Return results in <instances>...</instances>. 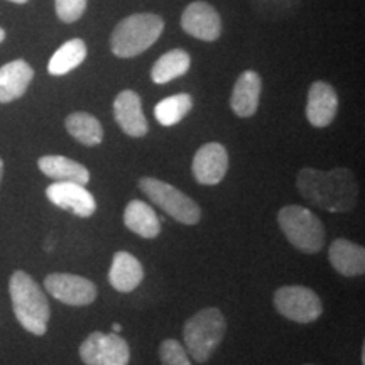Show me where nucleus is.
I'll return each instance as SVG.
<instances>
[{
	"label": "nucleus",
	"mask_w": 365,
	"mask_h": 365,
	"mask_svg": "<svg viewBox=\"0 0 365 365\" xmlns=\"http://www.w3.org/2000/svg\"><path fill=\"white\" fill-rule=\"evenodd\" d=\"M139 188L150 202L171 218H175L176 222L185 223V225H196L202 218L198 205L170 182L145 176L139 180Z\"/></svg>",
	"instance_id": "obj_6"
},
{
	"label": "nucleus",
	"mask_w": 365,
	"mask_h": 365,
	"mask_svg": "<svg viewBox=\"0 0 365 365\" xmlns=\"http://www.w3.org/2000/svg\"><path fill=\"white\" fill-rule=\"evenodd\" d=\"M39 170L46 176L56 181L65 182H78V185H88L90 171L83 164L73 161L65 156H43L38 161Z\"/></svg>",
	"instance_id": "obj_18"
},
{
	"label": "nucleus",
	"mask_w": 365,
	"mask_h": 365,
	"mask_svg": "<svg viewBox=\"0 0 365 365\" xmlns=\"http://www.w3.org/2000/svg\"><path fill=\"white\" fill-rule=\"evenodd\" d=\"M44 287L54 299L70 307H88L97 299V286L76 274L53 272L46 276Z\"/></svg>",
	"instance_id": "obj_8"
},
{
	"label": "nucleus",
	"mask_w": 365,
	"mask_h": 365,
	"mask_svg": "<svg viewBox=\"0 0 365 365\" xmlns=\"http://www.w3.org/2000/svg\"><path fill=\"white\" fill-rule=\"evenodd\" d=\"M85 58H86V44L83 41L78 38L70 39L53 54L51 59H49L48 71L51 73L53 76L66 75V73H70L75 70V68H78L81 63L85 61Z\"/></svg>",
	"instance_id": "obj_22"
},
{
	"label": "nucleus",
	"mask_w": 365,
	"mask_h": 365,
	"mask_svg": "<svg viewBox=\"0 0 365 365\" xmlns=\"http://www.w3.org/2000/svg\"><path fill=\"white\" fill-rule=\"evenodd\" d=\"M46 196L58 208L71 212L80 218H88L97 210V202L93 195L78 182L56 181L46 188Z\"/></svg>",
	"instance_id": "obj_9"
},
{
	"label": "nucleus",
	"mask_w": 365,
	"mask_h": 365,
	"mask_svg": "<svg viewBox=\"0 0 365 365\" xmlns=\"http://www.w3.org/2000/svg\"><path fill=\"white\" fill-rule=\"evenodd\" d=\"M277 222L291 245L304 254H317L325 244V228L312 210L299 205L282 207Z\"/></svg>",
	"instance_id": "obj_5"
},
{
	"label": "nucleus",
	"mask_w": 365,
	"mask_h": 365,
	"mask_svg": "<svg viewBox=\"0 0 365 365\" xmlns=\"http://www.w3.org/2000/svg\"><path fill=\"white\" fill-rule=\"evenodd\" d=\"M164 21L156 14H132L113 29L110 49L117 58H134L149 49L163 34Z\"/></svg>",
	"instance_id": "obj_3"
},
{
	"label": "nucleus",
	"mask_w": 365,
	"mask_h": 365,
	"mask_svg": "<svg viewBox=\"0 0 365 365\" xmlns=\"http://www.w3.org/2000/svg\"><path fill=\"white\" fill-rule=\"evenodd\" d=\"M225 331L227 322L220 309L205 308L193 314L182 328V340L191 359L200 364L207 362L222 344Z\"/></svg>",
	"instance_id": "obj_4"
},
{
	"label": "nucleus",
	"mask_w": 365,
	"mask_h": 365,
	"mask_svg": "<svg viewBox=\"0 0 365 365\" xmlns=\"http://www.w3.org/2000/svg\"><path fill=\"white\" fill-rule=\"evenodd\" d=\"M34 78V70L24 59H14L0 68V103L21 98Z\"/></svg>",
	"instance_id": "obj_14"
},
{
	"label": "nucleus",
	"mask_w": 365,
	"mask_h": 365,
	"mask_svg": "<svg viewBox=\"0 0 365 365\" xmlns=\"http://www.w3.org/2000/svg\"><path fill=\"white\" fill-rule=\"evenodd\" d=\"M181 27L193 38L212 43L222 34L220 14L207 2H193L182 12Z\"/></svg>",
	"instance_id": "obj_10"
},
{
	"label": "nucleus",
	"mask_w": 365,
	"mask_h": 365,
	"mask_svg": "<svg viewBox=\"0 0 365 365\" xmlns=\"http://www.w3.org/2000/svg\"><path fill=\"white\" fill-rule=\"evenodd\" d=\"M130 349L129 344L118 333L103 335L102 365H129Z\"/></svg>",
	"instance_id": "obj_24"
},
{
	"label": "nucleus",
	"mask_w": 365,
	"mask_h": 365,
	"mask_svg": "<svg viewBox=\"0 0 365 365\" xmlns=\"http://www.w3.org/2000/svg\"><path fill=\"white\" fill-rule=\"evenodd\" d=\"M339 110V97L331 85L314 81L308 91L307 117L313 127H327L333 122Z\"/></svg>",
	"instance_id": "obj_13"
},
{
	"label": "nucleus",
	"mask_w": 365,
	"mask_h": 365,
	"mask_svg": "<svg viewBox=\"0 0 365 365\" xmlns=\"http://www.w3.org/2000/svg\"><path fill=\"white\" fill-rule=\"evenodd\" d=\"M58 17L66 24L76 22L83 16L86 9V0H54Z\"/></svg>",
	"instance_id": "obj_27"
},
{
	"label": "nucleus",
	"mask_w": 365,
	"mask_h": 365,
	"mask_svg": "<svg viewBox=\"0 0 365 365\" xmlns=\"http://www.w3.org/2000/svg\"><path fill=\"white\" fill-rule=\"evenodd\" d=\"M9 293H11L14 314L22 328L33 335H44L48 331L51 309L38 282L27 272L16 271L9 281Z\"/></svg>",
	"instance_id": "obj_2"
},
{
	"label": "nucleus",
	"mask_w": 365,
	"mask_h": 365,
	"mask_svg": "<svg viewBox=\"0 0 365 365\" xmlns=\"http://www.w3.org/2000/svg\"><path fill=\"white\" fill-rule=\"evenodd\" d=\"M296 186L307 202L331 213L350 212L359 198L357 180L346 168L327 173L303 168L296 178Z\"/></svg>",
	"instance_id": "obj_1"
},
{
	"label": "nucleus",
	"mask_w": 365,
	"mask_h": 365,
	"mask_svg": "<svg viewBox=\"0 0 365 365\" xmlns=\"http://www.w3.org/2000/svg\"><path fill=\"white\" fill-rule=\"evenodd\" d=\"M113 115L120 129L130 137H144L149 125L143 112L140 97L132 90H124L117 95L113 102Z\"/></svg>",
	"instance_id": "obj_12"
},
{
	"label": "nucleus",
	"mask_w": 365,
	"mask_h": 365,
	"mask_svg": "<svg viewBox=\"0 0 365 365\" xmlns=\"http://www.w3.org/2000/svg\"><path fill=\"white\" fill-rule=\"evenodd\" d=\"M159 357L163 365H191L188 352L178 340L168 339L159 346Z\"/></svg>",
	"instance_id": "obj_26"
},
{
	"label": "nucleus",
	"mask_w": 365,
	"mask_h": 365,
	"mask_svg": "<svg viewBox=\"0 0 365 365\" xmlns=\"http://www.w3.org/2000/svg\"><path fill=\"white\" fill-rule=\"evenodd\" d=\"M65 127L73 139L78 140L80 144L98 145L103 140V129L97 117L90 115L86 112H73L71 115L66 117Z\"/></svg>",
	"instance_id": "obj_20"
},
{
	"label": "nucleus",
	"mask_w": 365,
	"mask_h": 365,
	"mask_svg": "<svg viewBox=\"0 0 365 365\" xmlns=\"http://www.w3.org/2000/svg\"><path fill=\"white\" fill-rule=\"evenodd\" d=\"M112 330H113V333H120V331H122V327L118 325V323H113Z\"/></svg>",
	"instance_id": "obj_28"
},
{
	"label": "nucleus",
	"mask_w": 365,
	"mask_h": 365,
	"mask_svg": "<svg viewBox=\"0 0 365 365\" xmlns=\"http://www.w3.org/2000/svg\"><path fill=\"white\" fill-rule=\"evenodd\" d=\"M191 108H193V98L188 93H178L173 97L161 100L154 108V115L158 122L164 127L176 125L182 118L188 115Z\"/></svg>",
	"instance_id": "obj_23"
},
{
	"label": "nucleus",
	"mask_w": 365,
	"mask_h": 365,
	"mask_svg": "<svg viewBox=\"0 0 365 365\" xmlns=\"http://www.w3.org/2000/svg\"><path fill=\"white\" fill-rule=\"evenodd\" d=\"M144 279V269L134 255L129 252H117L113 255L110 272H108V281L112 287H115L120 293H130Z\"/></svg>",
	"instance_id": "obj_17"
},
{
	"label": "nucleus",
	"mask_w": 365,
	"mask_h": 365,
	"mask_svg": "<svg viewBox=\"0 0 365 365\" xmlns=\"http://www.w3.org/2000/svg\"><path fill=\"white\" fill-rule=\"evenodd\" d=\"M193 176L200 185H218L227 175L228 154L218 143H208L196 150L193 158Z\"/></svg>",
	"instance_id": "obj_11"
},
{
	"label": "nucleus",
	"mask_w": 365,
	"mask_h": 365,
	"mask_svg": "<svg viewBox=\"0 0 365 365\" xmlns=\"http://www.w3.org/2000/svg\"><path fill=\"white\" fill-rule=\"evenodd\" d=\"M2 176H4V161L2 158H0V181H2Z\"/></svg>",
	"instance_id": "obj_29"
},
{
	"label": "nucleus",
	"mask_w": 365,
	"mask_h": 365,
	"mask_svg": "<svg viewBox=\"0 0 365 365\" xmlns=\"http://www.w3.org/2000/svg\"><path fill=\"white\" fill-rule=\"evenodd\" d=\"M330 264L341 276L355 277L365 272V249L345 239H336L328 250Z\"/></svg>",
	"instance_id": "obj_16"
},
{
	"label": "nucleus",
	"mask_w": 365,
	"mask_h": 365,
	"mask_svg": "<svg viewBox=\"0 0 365 365\" xmlns=\"http://www.w3.org/2000/svg\"><path fill=\"white\" fill-rule=\"evenodd\" d=\"M9 2H14V4H26L27 0H9Z\"/></svg>",
	"instance_id": "obj_31"
},
{
	"label": "nucleus",
	"mask_w": 365,
	"mask_h": 365,
	"mask_svg": "<svg viewBox=\"0 0 365 365\" xmlns=\"http://www.w3.org/2000/svg\"><path fill=\"white\" fill-rule=\"evenodd\" d=\"M124 223L129 230L140 235L143 239H156L161 232V220L156 217V212L140 200H132L127 205Z\"/></svg>",
	"instance_id": "obj_19"
},
{
	"label": "nucleus",
	"mask_w": 365,
	"mask_h": 365,
	"mask_svg": "<svg viewBox=\"0 0 365 365\" xmlns=\"http://www.w3.org/2000/svg\"><path fill=\"white\" fill-rule=\"evenodd\" d=\"M274 307L282 317L296 323H312L322 317V301L304 286H282L274 293Z\"/></svg>",
	"instance_id": "obj_7"
},
{
	"label": "nucleus",
	"mask_w": 365,
	"mask_h": 365,
	"mask_svg": "<svg viewBox=\"0 0 365 365\" xmlns=\"http://www.w3.org/2000/svg\"><path fill=\"white\" fill-rule=\"evenodd\" d=\"M262 80L255 71H244L235 81L232 91V110L239 117H252L259 108Z\"/></svg>",
	"instance_id": "obj_15"
},
{
	"label": "nucleus",
	"mask_w": 365,
	"mask_h": 365,
	"mask_svg": "<svg viewBox=\"0 0 365 365\" xmlns=\"http://www.w3.org/2000/svg\"><path fill=\"white\" fill-rule=\"evenodd\" d=\"M4 39H6V31H4L2 27H0V43H2Z\"/></svg>",
	"instance_id": "obj_30"
},
{
	"label": "nucleus",
	"mask_w": 365,
	"mask_h": 365,
	"mask_svg": "<svg viewBox=\"0 0 365 365\" xmlns=\"http://www.w3.org/2000/svg\"><path fill=\"white\" fill-rule=\"evenodd\" d=\"M103 335L102 331H93L80 345V359L85 365H102Z\"/></svg>",
	"instance_id": "obj_25"
},
{
	"label": "nucleus",
	"mask_w": 365,
	"mask_h": 365,
	"mask_svg": "<svg viewBox=\"0 0 365 365\" xmlns=\"http://www.w3.org/2000/svg\"><path fill=\"white\" fill-rule=\"evenodd\" d=\"M191 58L190 54L182 49H173L170 53H164L161 58L154 63L153 71H150V78L154 83L164 85L168 81H173L180 76L186 75L190 70Z\"/></svg>",
	"instance_id": "obj_21"
}]
</instances>
